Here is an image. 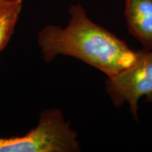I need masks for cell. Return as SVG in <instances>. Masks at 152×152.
I'll use <instances>...</instances> for the list:
<instances>
[{
  "instance_id": "6da1fadb",
  "label": "cell",
  "mask_w": 152,
  "mask_h": 152,
  "mask_svg": "<svg viewBox=\"0 0 152 152\" xmlns=\"http://www.w3.org/2000/svg\"><path fill=\"white\" fill-rule=\"evenodd\" d=\"M65 27L48 25L38 33L37 44L45 62L69 56L102 71L107 77L126 69L135 61V52L113 33L88 17L84 7L73 4Z\"/></svg>"
},
{
  "instance_id": "7a4b0ae2",
  "label": "cell",
  "mask_w": 152,
  "mask_h": 152,
  "mask_svg": "<svg viewBox=\"0 0 152 152\" xmlns=\"http://www.w3.org/2000/svg\"><path fill=\"white\" fill-rule=\"evenodd\" d=\"M78 134L58 108L43 110L36 128L22 136L0 138V152H77Z\"/></svg>"
},
{
  "instance_id": "3957f363",
  "label": "cell",
  "mask_w": 152,
  "mask_h": 152,
  "mask_svg": "<svg viewBox=\"0 0 152 152\" xmlns=\"http://www.w3.org/2000/svg\"><path fill=\"white\" fill-rule=\"evenodd\" d=\"M105 90L116 107L129 104L133 118L139 119V101L144 96L152 102V50L138 52L135 61L129 68L107 77Z\"/></svg>"
},
{
  "instance_id": "277c9868",
  "label": "cell",
  "mask_w": 152,
  "mask_h": 152,
  "mask_svg": "<svg viewBox=\"0 0 152 152\" xmlns=\"http://www.w3.org/2000/svg\"><path fill=\"white\" fill-rule=\"evenodd\" d=\"M124 17L131 36L152 50V0H125Z\"/></svg>"
},
{
  "instance_id": "5b68a950",
  "label": "cell",
  "mask_w": 152,
  "mask_h": 152,
  "mask_svg": "<svg viewBox=\"0 0 152 152\" xmlns=\"http://www.w3.org/2000/svg\"><path fill=\"white\" fill-rule=\"evenodd\" d=\"M23 9V0H0V52L14 34Z\"/></svg>"
}]
</instances>
